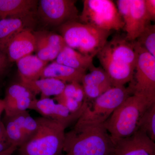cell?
Here are the masks:
<instances>
[{
    "label": "cell",
    "mask_w": 155,
    "mask_h": 155,
    "mask_svg": "<svg viewBox=\"0 0 155 155\" xmlns=\"http://www.w3.org/2000/svg\"><path fill=\"white\" fill-rule=\"evenodd\" d=\"M34 95L41 94V98L58 96L62 93L67 83L55 78H45L32 81L20 82Z\"/></svg>",
    "instance_id": "obj_18"
},
{
    "label": "cell",
    "mask_w": 155,
    "mask_h": 155,
    "mask_svg": "<svg viewBox=\"0 0 155 155\" xmlns=\"http://www.w3.org/2000/svg\"><path fill=\"white\" fill-rule=\"evenodd\" d=\"M67 155V154H64V155H62V154H61V155Z\"/></svg>",
    "instance_id": "obj_30"
},
{
    "label": "cell",
    "mask_w": 155,
    "mask_h": 155,
    "mask_svg": "<svg viewBox=\"0 0 155 155\" xmlns=\"http://www.w3.org/2000/svg\"><path fill=\"white\" fill-rule=\"evenodd\" d=\"M132 94V91L129 87H113L94 100L92 105H87L82 115L91 121L104 123Z\"/></svg>",
    "instance_id": "obj_8"
},
{
    "label": "cell",
    "mask_w": 155,
    "mask_h": 155,
    "mask_svg": "<svg viewBox=\"0 0 155 155\" xmlns=\"http://www.w3.org/2000/svg\"><path fill=\"white\" fill-rule=\"evenodd\" d=\"M9 63L7 54L0 50V76L6 71Z\"/></svg>",
    "instance_id": "obj_27"
},
{
    "label": "cell",
    "mask_w": 155,
    "mask_h": 155,
    "mask_svg": "<svg viewBox=\"0 0 155 155\" xmlns=\"http://www.w3.org/2000/svg\"><path fill=\"white\" fill-rule=\"evenodd\" d=\"M36 38V55L45 62L55 61L58 54L54 51L44 35L43 31L34 32Z\"/></svg>",
    "instance_id": "obj_23"
},
{
    "label": "cell",
    "mask_w": 155,
    "mask_h": 155,
    "mask_svg": "<svg viewBox=\"0 0 155 155\" xmlns=\"http://www.w3.org/2000/svg\"><path fill=\"white\" fill-rule=\"evenodd\" d=\"M134 41H128L125 37H115L107 41L97 55L135 68L137 55Z\"/></svg>",
    "instance_id": "obj_12"
},
{
    "label": "cell",
    "mask_w": 155,
    "mask_h": 155,
    "mask_svg": "<svg viewBox=\"0 0 155 155\" xmlns=\"http://www.w3.org/2000/svg\"><path fill=\"white\" fill-rule=\"evenodd\" d=\"M97 56L113 87L125 86L126 84L133 81L134 67L117 63L103 56Z\"/></svg>",
    "instance_id": "obj_16"
},
{
    "label": "cell",
    "mask_w": 155,
    "mask_h": 155,
    "mask_svg": "<svg viewBox=\"0 0 155 155\" xmlns=\"http://www.w3.org/2000/svg\"><path fill=\"white\" fill-rule=\"evenodd\" d=\"M104 123L91 121L81 114L72 129L65 134L66 154L113 155L114 143Z\"/></svg>",
    "instance_id": "obj_1"
},
{
    "label": "cell",
    "mask_w": 155,
    "mask_h": 155,
    "mask_svg": "<svg viewBox=\"0 0 155 155\" xmlns=\"http://www.w3.org/2000/svg\"><path fill=\"white\" fill-rule=\"evenodd\" d=\"M4 111H5V103L4 100L0 99V116Z\"/></svg>",
    "instance_id": "obj_29"
},
{
    "label": "cell",
    "mask_w": 155,
    "mask_h": 155,
    "mask_svg": "<svg viewBox=\"0 0 155 155\" xmlns=\"http://www.w3.org/2000/svg\"><path fill=\"white\" fill-rule=\"evenodd\" d=\"M113 155H155V143L140 128L114 143Z\"/></svg>",
    "instance_id": "obj_10"
},
{
    "label": "cell",
    "mask_w": 155,
    "mask_h": 155,
    "mask_svg": "<svg viewBox=\"0 0 155 155\" xmlns=\"http://www.w3.org/2000/svg\"></svg>",
    "instance_id": "obj_32"
},
{
    "label": "cell",
    "mask_w": 155,
    "mask_h": 155,
    "mask_svg": "<svg viewBox=\"0 0 155 155\" xmlns=\"http://www.w3.org/2000/svg\"><path fill=\"white\" fill-rule=\"evenodd\" d=\"M5 129L4 123L0 121V138L5 135Z\"/></svg>",
    "instance_id": "obj_28"
},
{
    "label": "cell",
    "mask_w": 155,
    "mask_h": 155,
    "mask_svg": "<svg viewBox=\"0 0 155 155\" xmlns=\"http://www.w3.org/2000/svg\"><path fill=\"white\" fill-rule=\"evenodd\" d=\"M116 6L125 23V38L136 41L151 25L145 0H118Z\"/></svg>",
    "instance_id": "obj_7"
},
{
    "label": "cell",
    "mask_w": 155,
    "mask_h": 155,
    "mask_svg": "<svg viewBox=\"0 0 155 155\" xmlns=\"http://www.w3.org/2000/svg\"><path fill=\"white\" fill-rule=\"evenodd\" d=\"M137 59L133 80L129 87L132 94L155 97V59L141 45L134 41Z\"/></svg>",
    "instance_id": "obj_6"
},
{
    "label": "cell",
    "mask_w": 155,
    "mask_h": 155,
    "mask_svg": "<svg viewBox=\"0 0 155 155\" xmlns=\"http://www.w3.org/2000/svg\"><path fill=\"white\" fill-rule=\"evenodd\" d=\"M20 82L32 81L39 79L48 63L42 61L36 55L30 54L16 62Z\"/></svg>",
    "instance_id": "obj_17"
},
{
    "label": "cell",
    "mask_w": 155,
    "mask_h": 155,
    "mask_svg": "<svg viewBox=\"0 0 155 155\" xmlns=\"http://www.w3.org/2000/svg\"><path fill=\"white\" fill-rule=\"evenodd\" d=\"M155 98L133 94L114 111L104 123L114 143L138 130L143 114Z\"/></svg>",
    "instance_id": "obj_2"
},
{
    "label": "cell",
    "mask_w": 155,
    "mask_h": 155,
    "mask_svg": "<svg viewBox=\"0 0 155 155\" xmlns=\"http://www.w3.org/2000/svg\"><path fill=\"white\" fill-rule=\"evenodd\" d=\"M34 15L0 18L1 51L6 54L8 45L17 35L25 29L31 28L34 22Z\"/></svg>",
    "instance_id": "obj_13"
},
{
    "label": "cell",
    "mask_w": 155,
    "mask_h": 155,
    "mask_svg": "<svg viewBox=\"0 0 155 155\" xmlns=\"http://www.w3.org/2000/svg\"><path fill=\"white\" fill-rule=\"evenodd\" d=\"M37 129L24 144L19 147L20 155H59L64 151L67 127L56 120L37 118Z\"/></svg>",
    "instance_id": "obj_3"
},
{
    "label": "cell",
    "mask_w": 155,
    "mask_h": 155,
    "mask_svg": "<svg viewBox=\"0 0 155 155\" xmlns=\"http://www.w3.org/2000/svg\"><path fill=\"white\" fill-rule=\"evenodd\" d=\"M66 45L79 53L94 58L108 41L111 31L103 30L78 21L60 26Z\"/></svg>",
    "instance_id": "obj_4"
},
{
    "label": "cell",
    "mask_w": 155,
    "mask_h": 155,
    "mask_svg": "<svg viewBox=\"0 0 155 155\" xmlns=\"http://www.w3.org/2000/svg\"><path fill=\"white\" fill-rule=\"evenodd\" d=\"M36 38L31 28H27L17 35L7 46L6 54L11 63L16 62L35 52Z\"/></svg>",
    "instance_id": "obj_15"
},
{
    "label": "cell",
    "mask_w": 155,
    "mask_h": 155,
    "mask_svg": "<svg viewBox=\"0 0 155 155\" xmlns=\"http://www.w3.org/2000/svg\"><path fill=\"white\" fill-rule=\"evenodd\" d=\"M74 0H40L37 12L45 24L61 26L67 22L78 21L79 15Z\"/></svg>",
    "instance_id": "obj_9"
},
{
    "label": "cell",
    "mask_w": 155,
    "mask_h": 155,
    "mask_svg": "<svg viewBox=\"0 0 155 155\" xmlns=\"http://www.w3.org/2000/svg\"><path fill=\"white\" fill-rule=\"evenodd\" d=\"M11 154H5V155H11Z\"/></svg>",
    "instance_id": "obj_31"
},
{
    "label": "cell",
    "mask_w": 155,
    "mask_h": 155,
    "mask_svg": "<svg viewBox=\"0 0 155 155\" xmlns=\"http://www.w3.org/2000/svg\"><path fill=\"white\" fill-rule=\"evenodd\" d=\"M38 4L35 0H0V18L34 14Z\"/></svg>",
    "instance_id": "obj_21"
},
{
    "label": "cell",
    "mask_w": 155,
    "mask_h": 155,
    "mask_svg": "<svg viewBox=\"0 0 155 155\" xmlns=\"http://www.w3.org/2000/svg\"><path fill=\"white\" fill-rule=\"evenodd\" d=\"M116 5L111 0H84L79 20L103 30L124 29L125 23Z\"/></svg>",
    "instance_id": "obj_5"
},
{
    "label": "cell",
    "mask_w": 155,
    "mask_h": 155,
    "mask_svg": "<svg viewBox=\"0 0 155 155\" xmlns=\"http://www.w3.org/2000/svg\"><path fill=\"white\" fill-rule=\"evenodd\" d=\"M90 71L84 75L81 83L86 99L94 101L113 86L103 68L94 66Z\"/></svg>",
    "instance_id": "obj_14"
},
{
    "label": "cell",
    "mask_w": 155,
    "mask_h": 155,
    "mask_svg": "<svg viewBox=\"0 0 155 155\" xmlns=\"http://www.w3.org/2000/svg\"><path fill=\"white\" fill-rule=\"evenodd\" d=\"M139 128L144 130L155 143V98L143 114Z\"/></svg>",
    "instance_id": "obj_24"
},
{
    "label": "cell",
    "mask_w": 155,
    "mask_h": 155,
    "mask_svg": "<svg viewBox=\"0 0 155 155\" xmlns=\"http://www.w3.org/2000/svg\"><path fill=\"white\" fill-rule=\"evenodd\" d=\"M27 111L11 116H6L5 125L6 136L11 144L16 147L21 146L25 142L23 132V124Z\"/></svg>",
    "instance_id": "obj_22"
},
{
    "label": "cell",
    "mask_w": 155,
    "mask_h": 155,
    "mask_svg": "<svg viewBox=\"0 0 155 155\" xmlns=\"http://www.w3.org/2000/svg\"><path fill=\"white\" fill-rule=\"evenodd\" d=\"M147 13L150 22L155 24V0H145Z\"/></svg>",
    "instance_id": "obj_26"
},
{
    "label": "cell",
    "mask_w": 155,
    "mask_h": 155,
    "mask_svg": "<svg viewBox=\"0 0 155 155\" xmlns=\"http://www.w3.org/2000/svg\"><path fill=\"white\" fill-rule=\"evenodd\" d=\"M86 72L73 69L53 61L45 68L41 78H49L61 81L65 83H81Z\"/></svg>",
    "instance_id": "obj_19"
},
{
    "label": "cell",
    "mask_w": 155,
    "mask_h": 155,
    "mask_svg": "<svg viewBox=\"0 0 155 155\" xmlns=\"http://www.w3.org/2000/svg\"><path fill=\"white\" fill-rule=\"evenodd\" d=\"M94 58L83 54L68 46H66L59 54L55 61L57 63L86 72L94 67Z\"/></svg>",
    "instance_id": "obj_20"
},
{
    "label": "cell",
    "mask_w": 155,
    "mask_h": 155,
    "mask_svg": "<svg viewBox=\"0 0 155 155\" xmlns=\"http://www.w3.org/2000/svg\"><path fill=\"white\" fill-rule=\"evenodd\" d=\"M84 110L75 114L71 113L67 107L60 103H56L49 97L35 98L31 103L29 109L41 114L42 117L56 120L67 127L79 118Z\"/></svg>",
    "instance_id": "obj_11"
},
{
    "label": "cell",
    "mask_w": 155,
    "mask_h": 155,
    "mask_svg": "<svg viewBox=\"0 0 155 155\" xmlns=\"http://www.w3.org/2000/svg\"><path fill=\"white\" fill-rule=\"evenodd\" d=\"M155 59V24H151L137 40Z\"/></svg>",
    "instance_id": "obj_25"
}]
</instances>
